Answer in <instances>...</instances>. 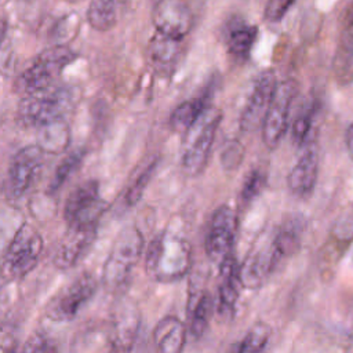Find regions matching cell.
<instances>
[{
    "label": "cell",
    "mask_w": 353,
    "mask_h": 353,
    "mask_svg": "<svg viewBox=\"0 0 353 353\" xmlns=\"http://www.w3.org/2000/svg\"><path fill=\"white\" fill-rule=\"evenodd\" d=\"M125 0H91L87 7V22L98 30L106 32L116 26Z\"/></svg>",
    "instance_id": "603a6c76"
},
{
    "label": "cell",
    "mask_w": 353,
    "mask_h": 353,
    "mask_svg": "<svg viewBox=\"0 0 353 353\" xmlns=\"http://www.w3.org/2000/svg\"><path fill=\"white\" fill-rule=\"evenodd\" d=\"M298 91V84L292 79L277 83L270 106L262 123V141L269 149H276L281 142L287 127L292 101Z\"/></svg>",
    "instance_id": "ba28073f"
},
{
    "label": "cell",
    "mask_w": 353,
    "mask_h": 353,
    "mask_svg": "<svg viewBox=\"0 0 353 353\" xmlns=\"http://www.w3.org/2000/svg\"><path fill=\"white\" fill-rule=\"evenodd\" d=\"M139 330V320L137 314L131 310L127 313H123L120 320L116 321L114 324V338H113V345L114 349H131V343H134V339L137 336V332Z\"/></svg>",
    "instance_id": "d4e9b609"
},
{
    "label": "cell",
    "mask_w": 353,
    "mask_h": 353,
    "mask_svg": "<svg viewBox=\"0 0 353 353\" xmlns=\"http://www.w3.org/2000/svg\"><path fill=\"white\" fill-rule=\"evenodd\" d=\"M44 161V149L39 145L25 146L11 160L4 181V193L8 200L22 199L32 188Z\"/></svg>",
    "instance_id": "52a82bcc"
},
{
    "label": "cell",
    "mask_w": 353,
    "mask_h": 353,
    "mask_svg": "<svg viewBox=\"0 0 353 353\" xmlns=\"http://www.w3.org/2000/svg\"><path fill=\"white\" fill-rule=\"evenodd\" d=\"M4 292H3V288L0 287V313H1V309H3V306H4Z\"/></svg>",
    "instance_id": "8d00e7d4"
},
{
    "label": "cell",
    "mask_w": 353,
    "mask_h": 353,
    "mask_svg": "<svg viewBox=\"0 0 353 353\" xmlns=\"http://www.w3.org/2000/svg\"><path fill=\"white\" fill-rule=\"evenodd\" d=\"M258 28L240 17H233L225 26V43L228 51L236 59H245L256 40Z\"/></svg>",
    "instance_id": "ffe728a7"
},
{
    "label": "cell",
    "mask_w": 353,
    "mask_h": 353,
    "mask_svg": "<svg viewBox=\"0 0 353 353\" xmlns=\"http://www.w3.org/2000/svg\"><path fill=\"white\" fill-rule=\"evenodd\" d=\"M97 226L98 222L68 226V232L54 252V265L62 270L73 268L91 247L97 234Z\"/></svg>",
    "instance_id": "9a60e30c"
},
{
    "label": "cell",
    "mask_w": 353,
    "mask_h": 353,
    "mask_svg": "<svg viewBox=\"0 0 353 353\" xmlns=\"http://www.w3.org/2000/svg\"><path fill=\"white\" fill-rule=\"evenodd\" d=\"M319 175V149L316 139L303 146V152L291 168L287 183L291 193L296 197L305 199L314 190Z\"/></svg>",
    "instance_id": "2e32d148"
},
{
    "label": "cell",
    "mask_w": 353,
    "mask_h": 353,
    "mask_svg": "<svg viewBox=\"0 0 353 353\" xmlns=\"http://www.w3.org/2000/svg\"><path fill=\"white\" fill-rule=\"evenodd\" d=\"M221 120L222 112L210 106L197 121L183 132L181 167L186 175L197 176L205 168Z\"/></svg>",
    "instance_id": "3957f363"
},
{
    "label": "cell",
    "mask_w": 353,
    "mask_h": 353,
    "mask_svg": "<svg viewBox=\"0 0 353 353\" xmlns=\"http://www.w3.org/2000/svg\"><path fill=\"white\" fill-rule=\"evenodd\" d=\"M342 44L347 51H353V1L350 3L345 14Z\"/></svg>",
    "instance_id": "d6a6232c"
},
{
    "label": "cell",
    "mask_w": 353,
    "mask_h": 353,
    "mask_svg": "<svg viewBox=\"0 0 353 353\" xmlns=\"http://www.w3.org/2000/svg\"><path fill=\"white\" fill-rule=\"evenodd\" d=\"M0 41H1V30H0Z\"/></svg>",
    "instance_id": "f35d334b"
},
{
    "label": "cell",
    "mask_w": 353,
    "mask_h": 353,
    "mask_svg": "<svg viewBox=\"0 0 353 353\" xmlns=\"http://www.w3.org/2000/svg\"><path fill=\"white\" fill-rule=\"evenodd\" d=\"M276 85H277V80L272 70H263L256 77L240 116L241 131L252 132L259 127H262V123L270 106Z\"/></svg>",
    "instance_id": "4fadbf2b"
},
{
    "label": "cell",
    "mask_w": 353,
    "mask_h": 353,
    "mask_svg": "<svg viewBox=\"0 0 353 353\" xmlns=\"http://www.w3.org/2000/svg\"><path fill=\"white\" fill-rule=\"evenodd\" d=\"M142 245L143 239L137 228L128 226L119 233L103 265L102 280L108 288L117 291L128 284L139 261Z\"/></svg>",
    "instance_id": "277c9868"
},
{
    "label": "cell",
    "mask_w": 353,
    "mask_h": 353,
    "mask_svg": "<svg viewBox=\"0 0 353 353\" xmlns=\"http://www.w3.org/2000/svg\"><path fill=\"white\" fill-rule=\"evenodd\" d=\"M25 350L29 352H48V350H55V347L51 345V342L44 338L43 335H34L25 343Z\"/></svg>",
    "instance_id": "836d02e7"
},
{
    "label": "cell",
    "mask_w": 353,
    "mask_h": 353,
    "mask_svg": "<svg viewBox=\"0 0 353 353\" xmlns=\"http://www.w3.org/2000/svg\"><path fill=\"white\" fill-rule=\"evenodd\" d=\"M182 51V40L156 32L148 46L150 65L161 74H170L179 59Z\"/></svg>",
    "instance_id": "d6986e66"
},
{
    "label": "cell",
    "mask_w": 353,
    "mask_h": 353,
    "mask_svg": "<svg viewBox=\"0 0 353 353\" xmlns=\"http://www.w3.org/2000/svg\"><path fill=\"white\" fill-rule=\"evenodd\" d=\"M240 277L239 265L233 255H229L225 261L219 263V288H218V302L216 310L222 317L230 319L234 313L236 303L240 292Z\"/></svg>",
    "instance_id": "ac0fdd59"
},
{
    "label": "cell",
    "mask_w": 353,
    "mask_h": 353,
    "mask_svg": "<svg viewBox=\"0 0 353 353\" xmlns=\"http://www.w3.org/2000/svg\"><path fill=\"white\" fill-rule=\"evenodd\" d=\"M345 143H346V149L347 153L350 156V159L353 160V121L349 124L346 134H345Z\"/></svg>",
    "instance_id": "d590c367"
},
{
    "label": "cell",
    "mask_w": 353,
    "mask_h": 353,
    "mask_svg": "<svg viewBox=\"0 0 353 353\" xmlns=\"http://www.w3.org/2000/svg\"><path fill=\"white\" fill-rule=\"evenodd\" d=\"M316 113L317 108L314 105H309L294 120L291 127V137L295 145L305 146L310 141L316 139L314 137H312V132H314Z\"/></svg>",
    "instance_id": "484cf974"
},
{
    "label": "cell",
    "mask_w": 353,
    "mask_h": 353,
    "mask_svg": "<svg viewBox=\"0 0 353 353\" xmlns=\"http://www.w3.org/2000/svg\"><path fill=\"white\" fill-rule=\"evenodd\" d=\"M336 225L339 226V229L335 233L338 234L339 239L350 240L353 237V216H349V218L343 216L342 222H338Z\"/></svg>",
    "instance_id": "e575fe53"
},
{
    "label": "cell",
    "mask_w": 353,
    "mask_h": 353,
    "mask_svg": "<svg viewBox=\"0 0 353 353\" xmlns=\"http://www.w3.org/2000/svg\"><path fill=\"white\" fill-rule=\"evenodd\" d=\"M83 159H84L83 149H76L69 154H66L54 172V176L48 185V192L55 193L57 190H59L63 186V183L69 179V176L80 167Z\"/></svg>",
    "instance_id": "4316f807"
},
{
    "label": "cell",
    "mask_w": 353,
    "mask_h": 353,
    "mask_svg": "<svg viewBox=\"0 0 353 353\" xmlns=\"http://www.w3.org/2000/svg\"><path fill=\"white\" fill-rule=\"evenodd\" d=\"M272 330L265 323H256L245 336L239 342L237 350L241 353H256L262 352L269 342Z\"/></svg>",
    "instance_id": "83f0119b"
},
{
    "label": "cell",
    "mask_w": 353,
    "mask_h": 353,
    "mask_svg": "<svg viewBox=\"0 0 353 353\" xmlns=\"http://www.w3.org/2000/svg\"><path fill=\"white\" fill-rule=\"evenodd\" d=\"M43 239L29 223H23L11 239L3 259L1 274L7 280H18L32 272L41 255Z\"/></svg>",
    "instance_id": "8992f818"
},
{
    "label": "cell",
    "mask_w": 353,
    "mask_h": 353,
    "mask_svg": "<svg viewBox=\"0 0 353 353\" xmlns=\"http://www.w3.org/2000/svg\"><path fill=\"white\" fill-rule=\"evenodd\" d=\"M236 228L237 218L232 207L223 204L214 211L205 236V252L212 262L219 265L232 255Z\"/></svg>",
    "instance_id": "8fae6325"
},
{
    "label": "cell",
    "mask_w": 353,
    "mask_h": 353,
    "mask_svg": "<svg viewBox=\"0 0 353 353\" xmlns=\"http://www.w3.org/2000/svg\"><path fill=\"white\" fill-rule=\"evenodd\" d=\"M105 203L99 196V185L97 181L90 179L77 185L68 196L63 210V216L68 223H90L99 222L105 211Z\"/></svg>",
    "instance_id": "30bf717a"
},
{
    "label": "cell",
    "mask_w": 353,
    "mask_h": 353,
    "mask_svg": "<svg viewBox=\"0 0 353 353\" xmlns=\"http://www.w3.org/2000/svg\"><path fill=\"white\" fill-rule=\"evenodd\" d=\"M265 185H266V174L259 168L251 170L245 175V179L241 185V192H240L241 203L248 204L254 199H256L263 190Z\"/></svg>",
    "instance_id": "f1b7e54d"
},
{
    "label": "cell",
    "mask_w": 353,
    "mask_h": 353,
    "mask_svg": "<svg viewBox=\"0 0 353 353\" xmlns=\"http://www.w3.org/2000/svg\"><path fill=\"white\" fill-rule=\"evenodd\" d=\"M306 219L301 214L288 215L273 233V251L277 266L291 258L301 245Z\"/></svg>",
    "instance_id": "e0dca14e"
},
{
    "label": "cell",
    "mask_w": 353,
    "mask_h": 353,
    "mask_svg": "<svg viewBox=\"0 0 353 353\" xmlns=\"http://www.w3.org/2000/svg\"><path fill=\"white\" fill-rule=\"evenodd\" d=\"M156 167H157V161L153 160V161L138 175V178L131 183V186H130V189H128V192H127V194H125V201H127V204L134 205V204H137V203L141 200V197H142V194H143V192H145V189H146L149 181L152 179V176H153V174H154Z\"/></svg>",
    "instance_id": "f546056e"
},
{
    "label": "cell",
    "mask_w": 353,
    "mask_h": 353,
    "mask_svg": "<svg viewBox=\"0 0 353 353\" xmlns=\"http://www.w3.org/2000/svg\"><path fill=\"white\" fill-rule=\"evenodd\" d=\"M192 265L189 243L176 234L164 232L149 245L146 272L157 281H174L183 277Z\"/></svg>",
    "instance_id": "7a4b0ae2"
},
{
    "label": "cell",
    "mask_w": 353,
    "mask_h": 353,
    "mask_svg": "<svg viewBox=\"0 0 353 353\" xmlns=\"http://www.w3.org/2000/svg\"><path fill=\"white\" fill-rule=\"evenodd\" d=\"M152 22L156 32L183 40L193 26V12L185 0H157Z\"/></svg>",
    "instance_id": "5bb4252c"
},
{
    "label": "cell",
    "mask_w": 353,
    "mask_h": 353,
    "mask_svg": "<svg viewBox=\"0 0 353 353\" xmlns=\"http://www.w3.org/2000/svg\"><path fill=\"white\" fill-rule=\"evenodd\" d=\"M97 291V280L90 273L80 274L52 296L46 313L54 321H70Z\"/></svg>",
    "instance_id": "9c48e42d"
},
{
    "label": "cell",
    "mask_w": 353,
    "mask_h": 353,
    "mask_svg": "<svg viewBox=\"0 0 353 353\" xmlns=\"http://www.w3.org/2000/svg\"><path fill=\"white\" fill-rule=\"evenodd\" d=\"M74 58L76 54L63 44H57L44 50L17 77L15 91L28 95L55 84V80Z\"/></svg>",
    "instance_id": "5b68a950"
},
{
    "label": "cell",
    "mask_w": 353,
    "mask_h": 353,
    "mask_svg": "<svg viewBox=\"0 0 353 353\" xmlns=\"http://www.w3.org/2000/svg\"><path fill=\"white\" fill-rule=\"evenodd\" d=\"M69 1H80V0H69Z\"/></svg>",
    "instance_id": "74e56055"
},
{
    "label": "cell",
    "mask_w": 353,
    "mask_h": 353,
    "mask_svg": "<svg viewBox=\"0 0 353 353\" xmlns=\"http://www.w3.org/2000/svg\"><path fill=\"white\" fill-rule=\"evenodd\" d=\"M186 338L183 323L176 317H164L153 331L154 345L160 352L178 353L182 350Z\"/></svg>",
    "instance_id": "7402d4cb"
},
{
    "label": "cell",
    "mask_w": 353,
    "mask_h": 353,
    "mask_svg": "<svg viewBox=\"0 0 353 353\" xmlns=\"http://www.w3.org/2000/svg\"><path fill=\"white\" fill-rule=\"evenodd\" d=\"M79 98L77 88L63 84H52L23 95L17 110L18 121L25 127L34 128L58 124L74 108Z\"/></svg>",
    "instance_id": "6da1fadb"
},
{
    "label": "cell",
    "mask_w": 353,
    "mask_h": 353,
    "mask_svg": "<svg viewBox=\"0 0 353 353\" xmlns=\"http://www.w3.org/2000/svg\"><path fill=\"white\" fill-rule=\"evenodd\" d=\"M211 92L212 90L210 87V90H205L201 95L179 103L171 114V127L182 134L186 132L197 121V119L210 108Z\"/></svg>",
    "instance_id": "44dd1931"
},
{
    "label": "cell",
    "mask_w": 353,
    "mask_h": 353,
    "mask_svg": "<svg viewBox=\"0 0 353 353\" xmlns=\"http://www.w3.org/2000/svg\"><path fill=\"white\" fill-rule=\"evenodd\" d=\"M243 159V148L240 142H230L222 153V164L228 170L237 168Z\"/></svg>",
    "instance_id": "1f68e13d"
},
{
    "label": "cell",
    "mask_w": 353,
    "mask_h": 353,
    "mask_svg": "<svg viewBox=\"0 0 353 353\" xmlns=\"http://www.w3.org/2000/svg\"><path fill=\"white\" fill-rule=\"evenodd\" d=\"M272 240L273 234L266 236L262 241L252 245L245 255L243 263L239 266L241 287L248 290L261 288L268 276L277 269Z\"/></svg>",
    "instance_id": "7c38bea8"
},
{
    "label": "cell",
    "mask_w": 353,
    "mask_h": 353,
    "mask_svg": "<svg viewBox=\"0 0 353 353\" xmlns=\"http://www.w3.org/2000/svg\"><path fill=\"white\" fill-rule=\"evenodd\" d=\"M295 0H268L263 11V18L268 22H279L291 8Z\"/></svg>",
    "instance_id": "4dcf8cb0"
},
{
    "label": "cell",
    "mask_w": 353,
    "mask_h": 353,
    "mask_svg": "<svg viewBox=\"0 0 353 353\" xmlns=\"http://www.w3.org/2000/svg\"><path fill=\"white\" fill-rule=\"evenodd\" d=\"M215 302L211 294L208 292H201V295L197 298L192 314H190V334L194 338H200L204 335V332L208 328L211 316L214 313Z\"/></svg>",
    "instance_id": "cb8c5ba5"
}]
</instances>
